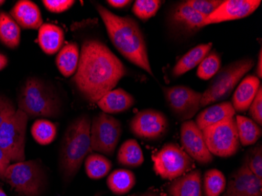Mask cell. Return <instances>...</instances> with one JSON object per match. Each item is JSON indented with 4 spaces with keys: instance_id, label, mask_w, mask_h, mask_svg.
Returning <instances> with one entry per match:
<instances>
[{
    "instance_id": "obj_38",
    "label": "cell",
    "mask_w": 262,
    "mask_h": 196,
    "mask_svg": "<svg viewBox=\"0 0 262 196\" xmlns=\"http://www.w3.org/2000/svg\"><path fill=\"white\" fill-rule=\"evenodd\" d=\"M17 111L15 106L10 99L0 95V126Z\"/></svg>"
},
{
    "instance_id": "obj_32",
    "label": "cell",
    "mask_w": 262,
    "mask_h": 196,
    "mask_svg": "<svg viewBox=\"0 0 262 196\" xmlns=\"http://www.w3.org/2000/svg\"><path fill=\"white\" fill-rule=\"evenodd\" d=\"M221 57L217 51H213L207 54L202 60L197 70V76L200 79L208 80L215 76L221 67Z\"/></svg>"
},
{
    "instance_id": "obj_25",
    "label": "cell",
    "mask_w": 262,
    "mask_h": 196,
    "mask_svg": "<svg viewBox=\"0 0 262 196\" xmlns=\"http://www.w3.org/2000/svg\"><path fill=\"white\" fill-rule=\"evenodd\" d=\"M0 42L10 49H15L20 42V28L6 12L0 11Z\"/></svg>"
},
{
    "instance_id": "obj_30",
    "label": "cell",
    "mask_w": 262,
    "mask_h": 196,
    "mask_svg": "<svg viewBox=\"0 0 262 196\" xmlns=\"http://www.w3.org/2000/svg\"><path fill=\"white\" fill-rule=\"evenodd\" d=\"M226 183V178L222 171L209 169L204 175L203 181L204 196H220L225 192Z\"/></svg>"
},
{
    "instance_id": "obj_14",
    "label": "cell",
    "mask_w": 262,
    "mask_h": 196,
    "mask_svg": "<svg viewBox=\"0 0 262 196\" xmlns=\"http://www.w3.org/2000/svg\"><path fill=\"white\" fill-rule=\"evenodd\" d=\"M181 141L183 150L200 165L210 164L213 155L210 153L204 134L193 120H187L181 126Z\"/></svg>"
},
{
    "instance_id": "obj_22",
    "label": "cell",
    "mask_w": 262,
    "mask_h": 196,
    "mask_svg": "<svg viewBox=\"0 0 262 196\" xmlns=\"http://www.w3.org/2000/svg\"><path fill=\"white\" fill-rule=\"evenodd\" d=\"M212 46V42L200 44L182 56L172 70L173 77H179L199 66L210 52Z\"/></svg>"
},
{
    "instance_id": "obj_18",
    "label": "cell",
    "mask_w": 262,
    "mask_h": 196,
    "mask_svg": "<svg viewBox=\"0 0 262 196\" xmlns=\"http://www.w3.org/2000/svg\"><path fill=\"white\" fill-rule=\"evenodd\" d=\"M168 196H204L202 173L200 169L173 180L167 188Z\"/></svg>"
},
{
    "instance_id": "obj_19",
    "label": "cell",
    "mask_w": 262,
    "mask_h": 196,
    "mask_svg": "<svg viewBox=\"0 0 262 196\" xmlns=\"http://www.w3.org/2000/svg\"><path fill=\"white\" fill-rule=\"evenodd\" d=\"M260 86V79L256 76H248L244 78L232 97V104L235 111L239 113L247 111Z\"/></svg>"
},
{
    "instance_id": "obj_31",
    "label": "cell",
    "mask_w": 262,
    "mask_h": 196,
    "mask_svg": "<svg viewBox=\"0 0 262 196\" xmlns=\"http://www.w3.org/2000/svg\"><path fill=\"white\" fill-rule=\"evenodd\" d=\"M32 137L38 144L47 145L52 143L57 136L56 125L47 119H38L31 129Z\"/></svg>"
},
{
    "instance_id": "obj_8",
    "label": "cell",
    "mask_w": 262,
    "mask_h": 196,
    "mask_svg": "<svg viewBox=\"0 0 262 196\" xmlns=\"http://www.w3.org/2000/svg\"><path fill=\"white\" fill-rule=\"evenodd\" d=\"M206 144L213 156L228 158L241 148L236 122L234 117L225 119L202 130Z\"/></svg>"
},
{
    "instance_id": "obj_4",
    "label": "cell",
    "mask_w": 262,
    "mask_h": 196,
    "mask_svg": "<svg viewBox=\"0 0 262 196\" xmlns=\"http://www.w3.org/2000/svg\"><path fill=\"white\" fill-rule=\"evenodd\" d=\"M18 109L29 117H57L61 103L57 96L38 79L29 78L18 97Z\"/></svg>"
},
{
    "instance_id": "obj_11",
    "label": "cell",
    "mask_w": 262,
    "mask_h": 196,
    "mask_svg": "<svg viewBox=\"0 0 262 196\" xmlns=\"http://www.w3.org/2000/svg\"><path fill=\"white\" fill-rule=\"evenodd\" d=\"M165 99L172 113L180 120H190L200 108L202 94L186 85L163 88Z\"/></svg>"
},
{
    "instance_id": "obj_1",
    "label": "cell",
    "mask_w": 262,
    "mask_h": 196,
    "mask_svg": "<svg viewBox=\"0 0 262 196\" xmlns=\"http://www.w3.org/2000/svg\"><path fill=\"white\" fill-rule=\"evenodd\" d=\"M126 74V68L101 41L90 39L82 46L73 81L86 101L98 103Z\"/></svg>"
},
{
    "instance_id": "obj_5",
    "label": "cell",
    "mask_w": 262,
    "mask_h": 196,
    "mask_svg": "<svg viewBox=\"0 0 262 196\" xmlns=\"http://www.w3.org/2000/svg\"><path fill=\"white\" fill-rule=\"evenodd\" d=\"M254 66L253 59L236 60L217 72L204 94H202L200 107L226 99L235 85Z\"/></svg>"
},
{
    "instance_id": "obj_26",
    "label": "cell",
    "mask_w": 262,
    "mask_h": 196,
    "mask_svg": "<svg viewBox=\"0 0 262 196\" xmlns=\"http://www.w3.org/2000/svg\"><path fill=\"white\" fill-rule=\"evenodd\" d=\"M144 160L142 150L136 140L125 141L118 151L117 161L121 166L137 168L143 164Z\"/></svg>"
},
{
    "instance_id": "obj_45",
    "label": "cell",
    "mask_w": 262,
    "mask_h": 196,
    "mask_svg": "<svg viewBox=\"0 0 262 196\" xmlns=\"http://www.w3.org/2000/svg\"><path fill=\"white\" fill-rule=\"evenodd\" d=\"M4 3H5V1H4V0H2V1L0 0V6L3 5V4H4Z\"/></svg>"
},
{
    "instance_id": "obj_15",
    "label": "cell",
    "mask_w": 262,
    "mask_h": 196,
    "mask_svg": "<svg viewBox=\"0 0 262 196\" xmlns=\"http://www.w3.org/2000/svg\"><path fill=\"white\" fill-rule=\"evenodd\" d=\"M224 196H262V179L244 163L229 177Z\"/></svg>"
},
{
    "instance_id": "obj_2",
    "label": "cell",
    "mask_w": 262,
    "mask_h": 196,
    "mask_svg": "<svg viewBox=\"0 0 262 196\" xmlns=\"http://www.w3.org/2000/svg\"><path fill=\"white\" fill-rule=\"evenodd\" d=\"M96 9L116 50L129 62L154 76L145 37L136 20L130 17L116 15L101 4H96Z\"/></svg>"
},
{
    "instance_id": "obj_17",
    "label": "cell",
    "mask_w": 262,
    "mask_h": 196,
    "mask_svg": "<svg viewBox=\"0 0 262 196\" xmlns=\"http://www.w3.org/2000/svg\"><path fill=\"white\" fill-rule=\"evenodd\" d=\"M10 15L25 29H39L43 21L39 7L29 0L18 1L10 10Z\"/></svg>"
},
{
    "instance_id": "obj_33",
    "label": "cell",
    "mask_w": 262,
    "mask_h": 196,
    "mask_svg": "<svg viewBox=\"0 0 262 196\" xmlns=\"http://www.w3.org/2000/svg\"><path fill=\"white\" fill-rule=\"evenodd\" d=\"M161 4L160 0H137L132 11L138 18L147 20L157 14Z\"/></svg>"
},
{
    "instance_id": "obj_27",
    "label": "cell",
    "mask_w": 262,
    "mask_h": 196,
    "mask_svg": "<svg viewBox=\"0 0 262 196\" xmlns=\"http://www.w3.org/2000/svg\"><path fill=\"white\" fill-rule=\"evenodd\" d=\"M136 184L135 173L129 169H118L110 173L107 185L112 192L117 195L126 194Z\"/></svg>"
},
{
    "instance_id": "obj_42",
    "label": "cell",
    "mask_w": 262,
    "mask_h": 196,
    "mask_svg": "<svg viewBox=\"0 0 262 196\" xmlns=\"http://www.w3.org/2000/svg\"><path fill=\"white\" fill-rule=\"evenodd\" d=\"M8 64V59L4 54H0V71H2L4 68L7 67Z\"/></svg>"
},
{
    "instance_id": "obj_35",
    "label": "cell",
    "mask_w": 262,
    "mask_h": 196,
    "mask_svg": "<svg viewBox=\"0 0 262 196\" xmlns=\"http://www.w3.org/2000/svg\"><path fill=\"white\" fill-rule=\"evenodd\" d=\"M185 2L189 7L198 12L199 14L207 17L217 10V7L222 4L223 1H220V0H188Z\"/></svg>"
},
{
    "instance_id": "obj_40",
    "label": "cell",
    "mask_w": 262,
    "mask_h": 196,
    "mask_svg": "<svg viewBox=\"0 0 262 196\" xmlns=\"http://www.w3.org/2000/svg\"><path fill=\"white\" fill-rule=\"evenodd\" d=\"M107 3L114 8L121 9L127 7L132 2L129 0H108Z\"/></svg>"
},
{
    "instance_id": "obj_39",
    "label": "cell",
    "mask_w": 262,
    "mask_h": 196,
    "mask_svg": "<svg viewBox=\"0 0 262 196\" xmlns=\"http://www.w3.org/2000/svg\"><path fill=\"white\" fill-rule=\"evenodd\" d=\"M10 165V161L4 150L0 148V179H3L6 169Z\"/></svg>"
},
{
    "instance_id": "obj_10",
    "label": "cell",
    "mask_w": 262,
    "mask_h": 196,
    "mask_svg": "<svg viewBox=\"0 0 262 196\" xmlns=\"http://www.w3.org/2000/svg\"><path fill=\"white\" fill-rule=\"evenodd\" d=\"M122 131L121 122L113 116L104 113L94 116L91 126V150L113 156L121 138Z\"/></svg>"
},
{
    "instance_id": "obj_36",
    "label": "cell",
    "mask_w": 262,
    "mask_h": 196,
    "mask_svg": "<svg viewBox=\"0 0 262 196\" xmlns=\"http://www.w3.org/2000/svg\"><path fill=\"white\" fill-rule=\"evenodd\" d=\"M250 115L259 126L262 125V88L260 85L257 91V94L254 97V101L251 103V106L249 107Z\"/></svg>"
},
{
    "instance_id": "obj_6",
    "label": "cell",
    "mask_w": 262,
    "mask_h": 196,
    "mask_svg": "<svg viewBox=\"0 0 262 196\" xmlns=\"http://www.w3.org/2000/svg\"><path fill=\"white\" fill-rule=\"evenodd\" d=\"M45 179V173L39 162L25 160L10 164L2 180L20 195L39 196Z\"/></svg>"
},
{
    "instance_id": "obj_9",
    "label": "cell",
    "mask_w": 262,
    "mask_h": 196,
    "mask_svg": "<svg viewBox=\"0 0 262 196\" xmlns=\"http://www.w3.org/2000/svg\"><path fill=\"white\" fill-rule=\"evenodd\" d=\"M153 169L164 180L183 176L194 166V161L178 144L168 143L152 155Z\"/></svg>"
},
{
    "instance_id": "obj_3",
    "label": "cell",
    "mask_w": 262,
    "mask_h": 196,
    "mask_svg": "<svg viewBox=\"0 0 262 196\" xmlns=\"http://www.w3.org/2000/svg\"><path fill=\"white\" fill-rule=\"evenodd\" d=\"M91 120L83 115L75 119L64 133L60 151V168L64 179L74 178L91 153Z\"/></svg>"
},
{
    "instance_id": "obj_29",
    "label": "cell",
    "mask_w": 262,
    "mask_h": 196,
    "mask_svg": "<svg viewBox=\"0 0 262 196\" xmlns=\"http://www.w3.org/2000/svg\"><path fill=\"white\" fill-rule=\"evenodd\" d=\"M113 164L110 159L101 154L89 155L85 161V170L91 179L100 180L107 176Z\"/></svg>"
},
{
    "instance_id": "obj_12",
    "label": "cell",
    "mask_w": 262,
    "mask_h": 196,
    "mask_svg": "<svg viewBox=\"0 0 262 196\" xmlns=\"http://www.w3.org/2000/svg\"><path fill=\"white\" fill-rule=\"evenodd\" d=\"M129 128L134 135L146 141L161 139L169 129V122L161 112L155 109H145L131 119Z\"/></svg>"
},
{
    "instance_id": "obj_34",
    "label": "cell",
    "mask_w": 262,
    "mask_h": 196,
    "mask_svg": "<svg viewBox=\"0 0 262 196\" xmlns=\"http://www.w3.org/2000/svg\"><path fill=\"white\" fill-rule=\"evenodd\" d=\"M244 163L256 177L262 179L261 144H258L247 151Z\"/></svg>"
},
{
    "instance_id": "obj_24",
    "label": "cell",
    "mask_w": 262,
    "mask_h": 196,
    "mask_svg": "<svg viewBox=\"0 0 262 196\" xmlns=\"http://www.w3.org/2000/svg\"><path fill=\"white\" fill-rule=\"evenodd\" d=\"M79 61V47L75 42L64 46L56 58L57 69L64 77H70L74 74L77 70Z\"/></svg>"
},
{
    "instance_id": "obj_43",
    "label": "cell",
    "mask_w": 262,
    "mask_h": 196,
    "mask_svg": "<svg viewBox=\"0 0 262 196\" xmlns=\"http://www.w3.org/2000/svg\"><path fill=\"white\" fill-rule=\"evenodd\" d=\"M137 196H163L160 192L158 191H146V192L142 193V194H138Z\"/></svg>"
},
{
    "instance_id": "obj_37",
    "label": "cell",
    "mask_w": 262,
    "mask_h": 196,
    "mask_svg": "<svg viewBox=\"0 0 262 196\" xmlns=\"http://www.w3.org/2000/svg\"><path fill=\"white\" fill-rule=\"evenodd\" d=\"M44 7L52 13H62L70 9L75 4L73 0H44Z\"/></svg>"
},
{
    "instance_id": "obj_28",
    "label": "cell",
    "mask_w": 262,
    "mask_h": 196,
    "mask_svg": "<svg viewBox=\"0 0 262 196\" xmlns=\"http://www.w3.org/2000/svg\"><path fill=\"white\" fill-rule=\"evenodd\" d=\"M239 142L244 146L253 145L261 137V128L252 119L242 116L235 118Z\"/></svg>"
},
{
    "instance_id": "obj_7",
    "label": "cell",
    "mask_w": 262,
    "mask_h": 196,
    "mask_svg": "<svg viewBox=\"0 0 262 196\" xmlns=\"http://www.w3.org/2000/svg\"><path fill=\"white\" fill-rule=\"evenodd\" d=\"M29 116L20 109L0 126V148L10 161L26 160V137Z\"/></svg>"
},
{
    "instance_id": "obj_23",
    "label": "cell",
    "mask_w": 262,
    "mask_h": 196,
    "mask_svg": "<svg viewBox=\"0 0 262 196\" xmlns=\"http://www.w3.org/2000/svg\"><path fill=\"white\" fill-rule=\"evenodd\" d=\"M64 31L53 24H42L39 29L38 42L47 54H54L60 51L64 42Z\"/></svg>"
},
{
    "instance_id": "obj_13",
    "label": "cell",
    "mask_w": 262,
    "mask_h": 196,
    "mask_svg": "<svg viewBox=\"0 0 262 196\" xmlns=\"http://www.w3.org/2000/svg\"><path fill=\"white\" fill-rule=\"evenodd\" d=\"M206 17L181 2L171 7L167 15V25L171 33L178 36H191L205 27Z\"/></svg>"
},
{
    "instance_id": "obj_16",
    "label": "cell",
    "mask_w": 262,
    "mask_h": 196,
    "mask_svg": "<svg viewBox=\"0 0 262 196\" xmlns=\"http://www.w3.org/2000/svg\"><path fill=\"white\" fill-rule=\"evenodd\" d=\"M260 0H226L215 11L206 17L204 25L222 23L248 17L258 8Z\"/></svg>"
},
{
    "instance_id": "obj_21",
    "label": "cell",
    "mask_w": 262,
    "mask_h": 196,
    "mask_svg": "<svg viewBox=\"0 0 262 196\" xmlns=\"http://www.w3.org/2000/svg\"><path fill=\"white\" fill-rule=\"evenodd\" d=\"M235 111L232 103L222 102L204 109L197 116L195 123L201 130L225 119L234 117Z\"/></svg>"
},
{
    "instance_id": "obj_20",
    "label": "cell",
    "mask_w": 262,
    "mask_h": 196,
    "mask_svg": "<svg viewBox=\"0 0 262 196\" xmlns=\"http://www.w3.org/2000/svg\"><path fill=\"white\" fill-rule=\"evenodd\" d=\"M133 96L124 90H113L101 97L97 104L106 114H115L127 111L135 104Z\"/></svg>"
},
{
    "instance_id": "obj_44",
    "label": "cell",
    "mask_w": 262,
    "mask_h": 196,
    "mask_svg": "<svg viewBox=\"0 0 262 196\" xmlns=\"http://www.w3.org/2000/svg\"><path fill=\"white\" fill-rule=\"evenodd\" d=\"M0 196H7V194L4 192V190L1 189V188H0Z\"/></svg>"
},
{
    "instance_id": "obj_41",
    "label": "cell",
    "mask_w": 262,
    "mask_h": 196,
    "mask_svg": "<svg viewBox=\"0 0 262 196\" xmlns=\"http://www.w3.org/2000/svg\"><path fill=\"white\" fill-rule=\"evenodd\" d=\"M262 52L261 49H260V53L258 56V62L257 64V69H256V73L257 75V78L260 79L262 77Z\"/></svg>"
}]
</instances>
